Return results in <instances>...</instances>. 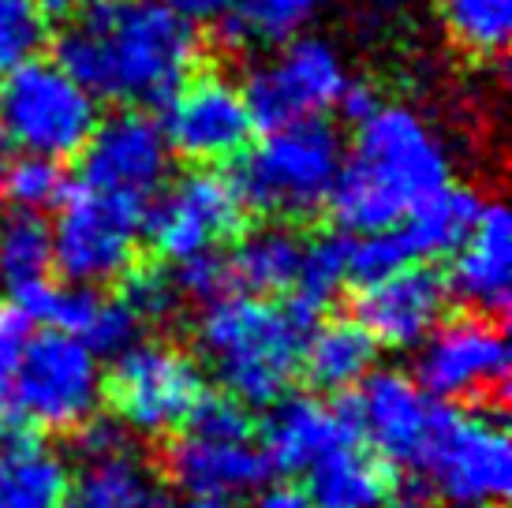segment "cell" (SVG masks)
<instances>
[{"label":"cell","instance_id":"cell-2","mask_svg":"<svg viewBox=\"0 0 512 508\" xmlns=\"http://www.w3.org/2000/svg\"><path fill=\"white\" fill-rule=\"evenodd\" d=\"M449 184V154L408 105H378L356 131V154L329 191V213L352 236L385 232L419 198Z\"/></svg>","mask_w":512,"mask_h":508},{"label":"cell","instance_id":"cell-14","mask_svg":"<svg viewBox=\"0 0 512 508\" xmlns=\"http://www.w3.org/2000/svg\"><path fill=\"white\" fill-rule=\"evenodd\" d=\"M83 187L146 206L169 176V142L154 116L128 109L94 127L83 150Z\"/></svg>","mask_w":512,"mask_h":508},{"label":"cell","instance_id":"cell-11","mask_svg":"<svg viewBox=\"0 0 512 508\" xmlns=\"http://www.w3.org/2000/svg\"><path fill=\"white\" fill-rule=\"evenodd\" d=\"M344 83L348 75L333 45L322 38H292L281 57L247 75L243 101L251 124L273 131L333 109Z\"/></svg>","mask_w":512,"mask_h":508},{"label":"cell","instance_id":"cell-22","mask_svg":"<svg viewBox=\"0 0 512 508\" xmlns=\"http://www.w3.org/2000/svg\"><path fill=\"white\" fill-rule=\"evenodd\" d=\"M60 508H161V482L135 445L83 460V475L68 486Z\"/></svg>","mask_w":512,"mask_h":508},{"label":"cell","instance_id":"cell-33","mask_svg":"<svg viewBox=\"0 0 512 508\" xmlns=\"http://www.w3.org/2000/svg\"><path fill=\"white\" fill-rule=\"evenodd\" d=\"M139 329H143V322L128 311L124 299H101L79 340L94 355H120L128 352L131 344H139Z\"/></svg>","mask_w":512,"mask_h":508},{"label":"cell","instance_id":"cell-27","mask_svg":"<svg viewBox=\"0 0 512 508\" xmlns=\"http://www.w3.org/2000/svg\"><path fill=\"white\" fill-rule=\"evenodd\" d=\"M453 42L471 57H501L512 38V0H438Z\"/></svg>","mask_w":512,"mask_h":508},{"label":"cell","instance_id":"cell-16","mask_svg":"<svg viewBox=\"0 0 512 508\" xmlns=\"http://www.w3.org/2000/svg\"><path fill=\"white\" fill-rule=\"evenodd\" d=\"M161 131L172 154L187 161H228L247 150L255 124L240 86L225 75H199L172 94Z\"/></svg>","mask_w":512,"mask_h":508},{"label":"cell","instance_id":"cell-5","mask_svg":"<svg viewBox=\"0 0 512 508\" xmlns=\"http://www.w3.org/2000/svg\"><path fill=\"white\" fill-rule=\"evenodd\" d=\"M98 127V98L49 60H27L0 75V139L34 157L64 161Z\"/></svg>","mask_w":512,"mask_h":508},{"label":"cell","instance_id":"cell-10","mask_svg":"<svg viewBox=\"0 0 512 508\" xmlns=\"http://www.w3.org/2000/svg\"><path fill=\"white\" fill-rule=\"evenodd\" d=\"M206 396L199 363L172 344H131L128 352L116 355L109 374V400L116 419L131 426L135 434L157 438L172 434L191 419Z\"/></svg>","mask_w":512,"mask_h":508},{"label":"cell","instance_id":"cell-26","mask_svg":"<svg viewBox=\"0 0 512 508\" xmlns=\"http://www.w3.org/2000/svg\"><path fill=\"white\" fill-rule=\"evenodd\" d=\"M53 266V232L42 213L12 210L0 221V284L19 292L34 281H45Z\"/></svg>","mask_w":512,"mask_h":508},{"label":"cell","instance_id":"cell-15","mask_svg":"<svg viewBox=\"0 0 512 508\" xmlns=\"http://www.w3.org/2000/svg\"><path fill=\"white\" fill-rule=\"evenodd\" d=\"M344 408L356 434H363L385 460L419 467L441 404L400 370H370L367 378L356 381V396Z\"/></svg>","mask_w":512,"mask_h":508},{"label":"cell","instance_id":"cell-36","mask_svg":"<svg viewBox=\"0 0 512 508\" xmlns=\"http://www.w3.org/2000/svg\"><path fill=\"white\" fill-rule=\"evenodd\" d=\"M337 105H341V116L344 120H352V124H363L367 116H374L378 113V94H374V86L370 83H344V90H341V98H337Z\"/></svg>","mask_w":512,"mask_h":508},{"label":"cell","instance_id":"cell-40","mask_svg":"<svg viewBox=\"0 0 512 508\" xmlns=\"http://www.w3.org/2000/svg\"><path fill=\"white\" fill-rule=\"evenodd\" d=\"M385 508H441V505L427 494H404V497H397L393 505H385Z\"/></svg>","mask_w":512,"mask_h":508},{"label":"cell","instance_id":"cell-30","mask_svg":"<svg viewBox=\"0 0 512 508\" xmlns=\"http://www.w3.org/2000/svg\"><path fill=\"white\" fill-rule=\"evenodd\" d=\"M322 0H243L236 23L243 42H292L299 30L311 23Z\"/></svg>","mask_w":512,"mask_h":508},{"label":"cell","instance_id":"cell-41","mask_svg":"<svg viewBox=\"0 0 512 508\" xmlns=\"http://www.w3.org/2000/svg\"><path fill=\"white\" fill-rule=\"evenodd\" d=\"M172 508H236V505L225 501V497H187V501H180V505Z\"/></svg>","mask_w":512,"mask_h":508},{"label":"cell","instance_id":"cell-25","mask_svg":"<svg viewBox=\"0 0 512 508\" xmlns=\"http://www.w3.org/2000/svg\"><path fill=\"white\" fill-rule=\"evenodd\" d=\"M374 355H378V344L367 329L352 318L344 322H326L314 325L307 344H303V367H307V378L318 385V389H329V393H341V389H352L356 381H363L374 367Z\"/></svg>","mask_w":512,"mask_h":508},{"label":"cell","instance_id":"cell-23","mask_svg":"<svg viewBox=\"0 0 512 508\" xmlns=\"http://www.w3.org/2000/svg\"><path fill=\"white\" fill-rule=\"evenodd\" d=\"M72 475L57 449L34 438L0 445V508H60Z\"/></svg>","mask_w":512,"mask_h":508},{"label":"cell","instance_id":"cell-17","mask_svg":"<svg viewBox=\"0 0 512 508\" xmlns=\"http://www.w3.org/2000/svg\"><path fill=\"white\" fill-rule=\"evenodd\" d=\"M445 303L449 284L438 269L404 266L382 281L363 284L356 299V322L374 337V344L415 348L438 329Z\"/></svg>","mask_w":512,"mask_h":508},{"label":"cell","instance_id":"cell-4","mask_svg":"<svg viewBox=\"0 0 512 508\" xmlns=\"http://www.w3.org/2000/svg\"><path fill=\"white\" fill-rule=\"evenodd\" d=\"M344 165L341 131L322 120H292L266 131L236 165L232 187L243 206L273 217H311L329 202Z\"/></svg>","mask_w":512,"mask_h":508},{"label":"cell","instance_id":"cell-31","mask_svg":"<svg viewBox=\"0 0 512 508\" xmlns=\"http://www.w3.org/2000/svg\"><path fill=\"white\" fill-rule=\"evenodd\" d=\"M49 19L42 0H0V75L42 53Z\"/></svg>","mask_w":512,"mask_h":508},{"label":"cell","instance_id":"cell-29","mask_svg":"<svg viewBox=\"0 0 512 508\" xmlns=\"http://www.w3.org/2000/svg\"><path fill=\"white\" fill-rule=\"evenodd\" d=\"M64 195H68V180L57 161H49V157H8V165L0 172V198L12 210L42 213L45 206H60Z\"/></svg>","mask_w":512,"mask_h":508},{"label":"cell","instance_id":"cell-13","mask_svg":"<svg viewBox=\"0 0 512 508\" xmlns=\"http://www.w3.org/2000/svg\"><path fill=\"white\" fill-rule=\"evenodd\" d=\"M243 225V202L232 180L217 172H191L143 213V232L169 262L217 251Z\"/></svg>","mask_w":512,"mask_h":508},{"label":"cell","instance_id":"cell-21","mask_svg":"<svg viewBox=\"0 0 512 508\" xmlns=\"http://www.w3.org/2000/svg\"><path fill=\"white\" fill-rule=\"evenodd\" d=\"M303 497L311 508H385L393 497V479L374 452L348 441L303 471Z\"/></svg>","mask_w":512,"mask_h":508},{"label":"cell","instance_id":"cell-28","mask_svg":"<svg viewBox=\"0 0 512 508\" xmlns=\"http://www.w3.org/2000/svg\"><path fill=\"white\" fill-rule=\"evenodd\" d=\"M344 284H348V240L341 236H322L314 240L311 247H303V258H299V273H296V303L307 307L311 314L322 318L329 303L337 299Z\"/></svg>","mask_w":512,"mask_h":508},{"label":"cell","instance_id":"cell-19","mask_svg":"<svg viewBox=\"0 0 512 508\" xmlns=\"http://www.w3.org/2000/svg\"><path fill=\"white\" fill-rule=\"evenodd\" d=\"M449 292L475 311L505 314L512 299V221L501 202H486L471 236L456 247Z\"/></svg>","mask_w":512,"mask_h":508},{"label":"cell","instance_id":"cell-42","mask_svg":"<svg viewBox=\"0 0 512 508\" xmlns=\"http://www.w3.org/2000/svg\"><path fill=\"white\" fill-rule=\"evenodd\" d=\"M400 4H408V0H400Z\"/></svg>","mask_w":512,"mask_h":508},{"label":"cell","instance_id":"cell-1","mask_svg":"<svg viewBox=\"0 0 512 508\" xmlns=\"http://www.w3.org/2000/svg\"><path fill=\"white\" fill-rule=\"evenodd\" d=\"M57 64L90 98L169 105L199 64V30L165 0H79Z\"/></svg>","mask_w":512,"mask_h":508},{"label":"cell","instance_id":"cell-8","mask_svg":"<svg viewBox=\"0 0 512 508\" xmlns=\"http://www.w3.org/2000/svg\"><path fill=\"white\" fill-rule=\"evenodd\" d=\"M419 471L453 508H501L512 490V441L501 415L438 411Z\"/></svg>","mask_w":512,"mask_h":508},{"label":"cell","instance_id":"cell-20","mask_svg":"<svg viewBox=\"0 0 512 508\" xmlns=\"http://www.w3.org/2000/svg\"><path fill=\"white\" fill-rule=\"evenodd\" d=\"M483 206L486 202L475 187L445 184L434 195L419 198L393 225V236H397L400 251L408 254V262L441 258L468 240L475 221L483 217Z\"/></svg>","mask_w":512,"mask_h":508},{"label":"cell","instance_id":"cell-6","mask_svg":"<svg viewBox=\"0 0 512 508\" xmlns=\"http://www.w3.org/2000/svg\"><path fill=\"white\" fill-rule=\"evenodd\" d=\"M184 438L169 445V475L187 497H236L270 479L266 449L255 445V426L232 396H202L187 419Z\"/></svg>","mask_w":512,"mask_h":508},{"label":"cell","instance_id":"cell-37","mask_svg":"<svg viewBox=\"0 0 512 508\" xmlns=\"http://www.w3.org/2000/svg\"><path fill=\"white\" fill-rule=\"evenodd\" d=\"M165 4L187 23H210L228 12V0H165Z\"/></svg>","mask_w":512,"mask_h":508},{"label":"cell","instance_id":"cell-12","mask_svg":"<svg viewBox=\"0 0 512 508\" xmlns=\"http://www.w3.org/2000/svg\"><path fill=\"white\" fill-rule=\"evenodd\" d=\"M509 340L501 325L486 318H460L434 329L423 340V352L415 363V385L438 400H505L509 385Z\"/></svg>","mask_w":512,"mask_h":508},{"label":"cell","instance_id":"cell-38","mask_svg":"<svg viewBox=\"0 0 512 508\" xmlns=\"http://www.w3.org/2000/svg\"><path fill=\"white\" fill-rule=\"evenodd\" d=\"M258 508H311V505H307L303 490H296V486H273V490H262Z\"/></svg>","mask_w":512,"mask_h":508},{"label":"cell","instance_id":"cell-24","mask_svg":"<svg viewBox=\"0 0 512 508\" xmlns=\"http://www.w3.org/2000/svg\"><path fill=\"white\" fill-rule=\"evenodd\" d=\"M307 243L299 240L292 228L270 225L258 228L236 243V251L225 254L228 288L236 284L243 296H277L296 284L299 258Z\"/></svg>","mask_w":512,"mask_h":508},{"label":"cell","instance_id":"cell-3","mask_svg":"<svg viewBox=\"0 0 512 508\" xmlns=\"http://www.w3.org/2000/svg\"><path fill=\"white\" fill-rule=\"evenodd\" d=\"M318 314L296 299L270 303L262 296H217L199 318V352L210 359L225 393L243 408H273L296 378L303 344Z\"/></svg>","mask_w":512,"mask_h":508},{"label":"cell","instance_id":"cell-18","mask_svg":"<svg viewBox=\"0 0 512 508\" xmlns=\"http://www.w3.org/2000/svg\"><path fill=\"white\" fill-rule=\"evenodd\" d=\"M348 441H356L348 408L322 404L318 396H281L262 430L266 460L273 471H285V475H303L307 467Z\"/></svg>","mask_w":512,"mask_h":508},{"label":"cell","instance_id":"cell-7","mask_svg":"<svg viewBox=\"0 0 512 508\" xmlns=\"http://www.w3.org/2000/svg\"><path fill=\"white\" fill-rule=\"evenodd\" d=\"M101 400L98 355L60 329L23 340L8 378V404L23 423L45 430H79Z\"/></svg>","mask_w":512,"mask_h":508},{"label":"cell","instance_id":"cell-9","mask_svg":"<svg viewBox=\"0 0 512 508\" xmlns=\"http://www.w3.org/2000/svg\"><path fill=\"white\" fill-rule=\"evenodd\" d=\"M146 206L128 198L101 195L90 187H68L60 198V217L53 232V266L68 284H94L124 277L135 262V243L143 232Z\"/></svg>","mask_w":512,"mask_h":508},{"label":"cell","instance_id":"cell-39","mask_svg":"<svg viewBox=\"0 0 512 508\" xmlns=\"http://www.w3.org/2000/svg\"><path fill=\"white\" fill-rule=\"evenodd\" d=\"M19 426H23V419L15 415V408L8 404V396H0V445L19 438Z\"/></svg>","mask_w":512,"mask_h":508},{"label":"cell","instance_id":"cell-35","mask_svg":"<svg viewBox=\"0 0 512 508\" xmlns=\"http://www.w3.org/2000/svg\"><path fill=\"white\" fill-rule=\"evenodd\" d=\"M30 337V322L15 303H0V396H8V378H12L15 355Z\"/></svg>","mask_w":512,"mask_h":508},{"label":"cell","instance_id":"cell-32","mask_svg":"<svg viewBox=\"0 0 512 508\" xmlns=\"http://www.w3.org/2000/svg\"><path fill=\"white\" fill-rule=\"evenodd\" d=\"M120 299L128 303V311L139 322H161L180 307V288L165 269H128Z\"/></svg>","mask_w":512,"mask_h":508},{"label":"cell","instance_id":"cell-34","mask_svg":"<svg viewBox=\"0 0 512 508\" xmlns=\"http://www.w3.org/2000/svg\"><path fill=\"white\" fill-rule=\"evenodd\" d=\"M176 266L180 269L172 273V281H176V288H180V296L210 303V299L225 296L228 292L225 254L206 251V254H195V258H184V262H176Z\"/></svg>","mask_w":512,"mask_h":508}]
</instances>
